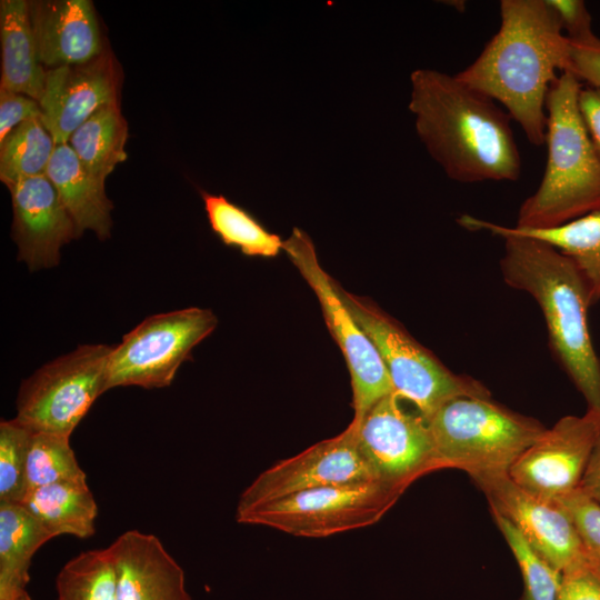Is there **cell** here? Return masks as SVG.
<instances>
[{"mask_svg": "<svg viewBox=\"0 0 600 600\" xmlns=\"http://www.w3.org/2000/svg\"><path fill=\"white\" fill-rule=\"evenodd\" d=\"M500 27L457 77L492 100L534 146L546 142V101L570 43L546 0H501Z\"/></svg>", "mask_w": 600, "mask_h": 600, "instance_id": "cell-2", "label": "cell"}, {"mask_svg": "<svg viewBox=\"0 0 600 600\" xmlns=\"http://www.w3.org/2000/svg\"><path fill=\"white\" fill-rule=\"evenodd\" d=\"M8 189L18 260L31 271L59 264L61 248L80 234L52 182L41 176L20 180Z\"/></svg>", "mask_w": 600, "mask_h": 600, "instance_id": "cell-16", "label": "cell"}, {"mask_svg": "<svg viewBox=\"0 0 600 600\" xmlns=\"http://www.w3.org/2000/svg\"><path fill=\"white\" fill-rule=\"evenodd\" d=\"M0 600H31L27 589L0 592Z\"/></svg>", "mask_w": 600, "mask_h": 600, "instance_id": "cell-38", "label": "cell"}, {"mask_svg": "<svg viewBox=\"0 0 600 600\" xmlns=\"http://www.w3.org/2000/svg\"><path fill=\"white\" fill-rule=\"evenodd\" d=\"M337 291L352 317L377 348L393 392L416 406L427 420L459 397H491L479 380L452 372L430 350L368 299L341 288Z\"/></svg>", "mask_w": 600, "mask_h": 600, "instance_id": "cell-6", "label": "cell"}, {"mask_svg": "<svg viewBox=\"0 0 600 600\" xmlns=\"http://www.w3.org/2000/svg\"><path fill=\"white\" fill-rule=\"evenodd\" d=\"M578 489L600 506V437L591 452Z\"/></svg>", "mask_w": 600, "mask_h": 600, "instance_id": "cell-37", "label": "cell"}, {"mask_svg": "<svg viewBox=\"0 0 600 600\" xmlns=\"http://www.w3.org/2000/svg\"><path fill=\"white\" fill-rule=\"evenodd\" d=\"M599 437V411L562 417L520 454L508 473L532 493L561 499L578 488Z\"/></svg>", "mask_w": 600, "mask_h": 600, "instance_id": "cell-14", "label": "cell"}, {"mask_svg": "<svg viewBox=\"0 0 600 600\" xmlns=\"http://www.w3.org/2000/svg\"><path fill=\"white\" fill-rule=\"evenodd\" d=\"M471 479L484 492L492 513L507 519L558 570L564 571L586 559L573 520L559 500L523 489L509 473Z\"/></svg>", "mask_w": 600, "mask_h": 600, "instance_id": "cell-13", "label": "cell"}, {"mask_svg": "<svg viewBox=\"0 0 600 600\" xmlns=\"http://www.w3.org/2000/svg\"><path fill=\"white\" fill-rule=\"evenodd\" d=\"M112 347L82 344L23 380L16 420L32 432L70 437L96 399L107 391Z\"/></svg>", "mask_w": 600, "mask_h": 600, "instance_id": "cell-8", "label": "cell"}, {"mask_svg": "<svg viewBox=\"0 0 600 600\" xmlns=\"http://www.w3.org/2000/svg\"><path fill=\"white\" fill-rule=\"evenodd\" d=\"M581 88L564 71L548 92L546 170L520 206L516 228L550 229L600 209V157L580 114Z\"/></svg>", "mask_w": 600, "mask_h": 600, "instance_id": "cell-4", "label": "cell"}, {"mask_svg": "<svg viewBox=\"0 0 600 600\" xmlns=\"http://www.w3.org/2000/svg\"><path fill=\"white\" fill-rule=\"evenodd\" d=\"M52 538L22 504L0 502V592L26 589L33 554Z\"/></svg>", "mask_w": 600, "mask_h": 600, "instance_id": "cell-22", "label": "cell"}, {"mask_svg": "<svg viewBox=\"0 0 600 600\" xmlns=\"http://www.w3.org/2000/svg\"><path fill=\"white\" fill-rule=\"evenodd\" d=\"M212 231L229 247L248 257L273 258L283 251L284 240L270 232L256 217L222 194L201 190Z\"/></svg>", "mask_w": 600, "mask_h": 600, "instance_id": "cell-25", "label": "cell"}, {"mask_svg": "<svg viewBox=\"0 0 600 600\" xmlns=\"http://www.w3.org/2000/svg\"><path fill=\"white\" fill-rule=\"evenodd\" d=\"M69 439L70 437L62 434L31 431L27 460V492L48 484L87 480Z\"/></svg>", "mask_w": 600, "mask_h": 600, "instance_id": "cell-28", "label": "cell"}, {"mask_svg": "<svg viewBox=\"0 0 600 600\" xmlns=\"http://www.w3.org/2000/svg\"><path fill=\"white\" fill-rule=\"evenodd\" d=\"M546 2L569 40L583 41L596 36L591 28V16L583 1L546 0Z\"/></svg>", "mask_w": 600, "mask_h": 600, "instance_id": "cell-34", "label": "cell"}, {"mask_svg": "<svg viewBox=\"0 0 600 600\" xmlns=\"http://www.w3.org/2000/svg\"><path fill=\"white\" fill-rule=\"evenodd\" d=\"M569 60L564 71L600 90V39L594 36L583 41L569 40Z\"/></svg>", "mask_w": 600, "mask_h": 600, "instance_id": "cell-33", "label": "cell"}, {"mask_svg": "<svg viewBox=\"0 0 600 600\" xmlns=\"http://www.w3.org/2000/svg\"><path fill=\"white\" fill-rule=\"evenodd\" d=\"M107 550L116 573L117 600H191L183 569L154 534L129 530Z\"/></svg>", "mask_w": 600, "mask_h": 600, "instance_id": "cell-17", "label": "cell"}, {"mask_svg": "<svg viewBox=\"0 0 600 600\" xmlns=\"http://www.w3.org/2000/svg\"><path fill=\"white\" fill-rule=\"evenodd\" d=\"M416 130L446 174L460 183L516 181L521 173L511 117L457 74L411 73Z\"/></svg>", "mask_w": 600, "mask_h": 600, "instance_id": "cell-1", "label": "cell"}, {"mask_svg": "<svg viewBox=\"0 0 600 600\" xmlns=\"http://www.w3.org/2000/svg\"><path fill=\"white\" fill-rule=\"evenodd\" d=\"M57 600H117L116 573L106 549L70 559L56 578Z\"/></svg>", "mask_w": 600, "mask_h": 600, "instance_id": "cell-27", "label": "cell"}, {"mask_svg": "<svg viewBox=\"0 0 600 600\" xmlns=\"http://www.w3.org/2000/svg\"><path fill=\"white\" fill-rule=\"evenodd\" d=\"M31 431L16 419L0 423V502L20 503L27 494Z\"/></svg>", "mask_w": 600, "mask_h": 600, "instance_id": "cell-30", "label": "cell"}, {"mask_svg": "<svg viewBox=\"0 0 600 600\" xmlns=\"http://www.w3.org/2000/svg\"><path fill=\"white\" fill-rule=\"evenodd\" d=\"M458 222L468 230L489 231L503 239V281L536 300L553 354L583 396L587 409L600 412V359L588 323L592 304L577 267L549 243L513 233L504 226L470 214H462Z\"/></svg>", "mask_w": 600, "mask_h": 600, "instance_id": "cell-3", "label": "cell"}, {"mask_svg": "<svg viewBox=\"0 0 600 600\" xmlns=\"http://www.w3.org/2000/svg\"><path fill=\"white\" fill-rule=\"evenodd\" d=\"M1 80L0 88L40 101L47 69L37 53L29 16V1L0 2Z\"/></svg>", "mask_w": 600, "mask_h": 600, "instance_id": "cell-20", "label": "cell"}, {"mask_svg": "<svg viewBox=\"0 0 600 600\" xmlns=\"http://www.w3.org/2000/svg\"><path fill=\"white\" fill-rule=\"evenodd\" d=\"M41 118L39 101L0 88V141L20 123Z\"/></svg>", "mask_w": 600, "mask_h": 600, "instance_id": "cell-35", "label": "cell"}, {"mask_svg": "<svg viewBox=\"0 0 600 600\" xmlns=\"http://www.w3.org/2000/svg\"><path fill=\"white\" fill-rule=\"evenodd\" d=\"M283 251L317 296L327 327L339 346L351 378L352 406L358 422L393 388L382 359L341 300L336 281L321 267L311 238L293 228Z\"/></svg>", "mask_w": 600, "mask_h": 600, "instance_id": "cell-10", "label": "cell"}, {"mask_svg": "<svg viewBox=\"0 0 600 600\" xmlns=\"http://www.w3.org/2000/svg\"><path fill=\"white\" fill-rule=\"evenodd\" d=\"M402 493L378 480L321 487L236 511V520L296 537L326 538L378 522Z\"/></svg>", "mask_w": 600, "mask_h": 600, "instance_id": "cell-7", "label": "cell"}, {"mask_svg": "<svg viewBox=\"0 0 600 600\" xmlns=\"http://www.w3.org/2000/svg\"><path fill=\"white\" fill-rule=\"evenodd\" d=\"M54 148L41 118L20 123L0 141V180L9 188L23 179L47 176Z\"/></svg>", "mask_w": 600, "mask_h": 600, "instance_id": "cell-26", "label": "cell"}, {"mask_svg": "<svg viewBox=\"0 0 600 600\" xmlns=\"http://www.w3.org/2000/svg\"><path fill=\"white\" fill-rule=\"evenodd\" d=\"M41 64L48 70L89 62L104 50L90 0L29 1Z\"/></svg>", "mask_w": 600, "mask_h": 600, "instance_id": "cell-18", "label": "cell"}, {"mask_svg": "<svg viewBox=\"0 0 600 600\" xmlns=\"http://www.w3.org/2000/svg\"><path fill=\"white\" fill-rule=\"evenodd\" d=\"M558 600H600V571L587 559L562 571Z\"/></svg>", "mask_w": 600, "mask_h": 600, "instance_id": "cell-32", "label": "cell"}, {"mask_svg": "<svg viewBox=\"0 0 600 600\" xmlns=\"http://www.w3.org/2000/svg\"><path fill=\"white\" fill-rule=\"evenodd\" d=\"M390 393L358 422V448L376 480L403 492L414 480L437 471L434 448L426 418L406 411Z\"/></svg>", "mask_w": 600, "mask_h": 600, "instance_id": "cell-11", "label": "cell"}, {"mask_svg": "<svg viewBox=\"0 0 600 600\" xmlns=\"http://www.w3.org/2000/svg\"><path fill=\"white\" fill-rule=\"evenodd\" d=\"M578 104L590 140L600 157V90L581 88Z\"/></svg>", "mask_w": 600, "mask_h": 600, "instance_id": "cell-36", "label": "cell"}, {"mask_svg": "<svg viewBox=\"0 0 600 600\" xmlns=\"http://www.w3.org/2000/svg\"><path fill=\"white\" fill-rule=\"evenodd\" d=\"M443 3L456 8L459 12H463L466 9V1L463 0H451L444 1Z\"/></svg>", "mask_w": 600, "mask_h": 600, "instance_id": "cell-39", "label": "cell"}, {"mask_svg": "<svg viewBox=\"0 0 600 600\" xmlns=\"http://www.w3.org/2000/svg\"><path fill=\"white\" fill-rule=\"evenodd\" d=\"M558 500L573 520L587 561L600 571V506L578 488Z\"/></svg>", "mask_w": 600, "mask_h": 600, "instance_id": "cell-31", "label": "cell"}, {"mask_svg": "<svg viewBox=\"0 0 600 600\" xmlns=\"http://www.w3.org/2000/svg\"><path fill=\"white\" fill-rule=\"evenodd\" d=\"M376 480L361 456L354 426L262 471L241 493L236 511L329 486Z\"/></svg>", "mask_w": 600, "mask_h": 600, "instance_id": "cell-12", "label": "cell"}, {"mask_svg": "<svg viewBox=\"0 0 600 600\" xmlns=\"http://www.w3.org/2000/svg\"><path fill=\"white\" fill-rule=\"evenodd\" d=\"M128 122L119 103L97 110L70 137L68 143L84 168L106 180L117 164L126 161Z\"/></svg>", "mask_w": 600, "mask_h": 600, "instance_id": "cell-23", "label": "cell"}, {"mask_svg": "<svg viewBox=\"0 0 600 600\" xmlns=\"http://www.w3.org/2000/svg\"><path fill=\"white\" fill-rule=\"evenodd\" d=\"M54 538L94 534L98 506L87 480L48 484L27 492L20 502Z\"/></svg>", "mask_w": 600, "mask_h": 600, "instance_id": "cell-21", "label": "cell"}, {"mask_svg": "<svg viewBox=\"0 0 600 600\" xmlns=\"http://www.w3.org/2000/svg\"><path fill=\"white\" fill-rule=\"evenodd\" d=\"M47 177L80 236L89 230L100 240L110 237L113 206L106 194L104 181L84 168L68 142L56 144Z\"/></svg>", "mask_w": 600, "mask_h": 600, "instance_id": "cell-19", "label": "cell"}, {"mask_svg": "<svg viewBox=\"0 0 600 600\" xmlns=\"http://www.w3.org/2000/svg\"><path fill=\"white\" fill-rule=\"evenodd\" d=\"M507 229L544 241L567 256L582 276L591 304L600 301V209L550 229Z\"/></svg>", "mask_w": 600, "mask_h": 600, "instance_id": "cell-24", "label": "cell"}, {"mask_svg": "<svg viewBox=\"0 0 600 600\" xmlns=\"http://www.w3.org/2000/svg\"><path fill=\"white\" fill-rule=\"evenodd\" d=\"M492 514L522 576L523 592L520 600H558L562 571L541 557L507 519Z\"/></svg>", "mask_w": 600, "mask_h": 600, "instance_id": "cell-29", "label": "cell"}, {"mask_svg": "<svg viewBox=\"0 0 600 600\" xmlns=\"http://www.w3.org/2000/svg\"><path fill=\"white\" fill-rule=\"evenodd\" d=\"M209 309L190 307L146 318L112 347L107 389L138 386L144 389L171 384L192 349L217 327Z\"/></svg>", "mask_w": 600, "mask_h": 600, "instance_id": "cell-9", "label": "cell"}, {"mask_svg": "<svg viewBox=\"0 0 600 600\" xmlns=\"http://www.w3.org/2000/svg\"><path fill=\"white\" fill-rule=\"evenodd\" d=\"M120 87L121 70L108 49L89 62L48 69L39 103L56 144L68 142L100 108L119 103Z\"/></svg>", "mask_w": 600, "mask_h": 600, "instance_id": "cell-15", "label": "cell"}, {"mask_svg": "<svg viewBox=\"0 0 600 600\" xmlns=\"http://www.w3.org/2000/svg\"><path fill=\"white\" fill-rule=\"evenodd\" d=\"M437 470L459 469L471 478L508 473L544 431L534 418L514 412L491 397H459L428 420Z\"/></svg>", "mask_w": 600, "mask_h": 600, "instance_id": "cell-5", "label": "cell"}]
</instances>
